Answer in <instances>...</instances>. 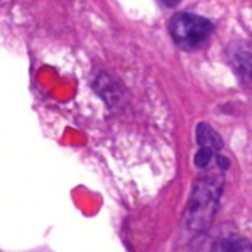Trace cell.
Returning a JSON list of instances; mask_svg holds the SVG:
<instances>
[{
	"mask_svg": "<svg viewBox=\"0 0 252 252\" xmlns=\"http://www.w3.org/2000/svg\"><path fill=\"white\" fill-rule=\"evenodd\" d=\"M223 183L214 177L199 179L192 190L183 226L192 235L204 233L214 220L219 208Z\"/></svg>",
	"mask_w": 252,
	"mask_h": 252,
	"instance_id": "6da1fadb",
	"label": "cell"
},
{
	"mask_svg": "<svg viewBox=\"0 0 252 252\" xmlns=\"http://www.w3.org/2000/svg\"><path fill=\"white\" fill-rule=\"evenodd\" d=\"M213 31L214 25L208 19L188 12L177 13L170 21V34L173 40L186 50H195L204 46Z\"/></svg>",
	"mask_w": 252,
	"mask_h": 252,
	"instance_id": "7a4b0ae2",
	"label": "cell"
},
{
	"mask_svg": "<svg viewBox=\"0 0 252 252\" xmlns=\"http://www.w3.org/2000/svg\"><path fill=\"white\" fill-rule=\"evenodd\" d=\"M196 140L201 148H208L214 152H219L223 148V139L220 134L207 123H199L196 127Z\"/></svg>",
	"mask_w": 252,
	"mask_h": 252,
	"instance_id": "3957f363",
	"label": "cell"
},
{
	"mask_svg": "<svg viewBox=\"0 0 252 252\" xmlns=\"http://www.w3.org/2000/svg\"><path fill=\"white\" fill-rule=\"evenodd\" d=\"M94 89L96 92L109 103H114L120 97V89L115 86L114 80L108 74H100L96 77L94 81Z\"/></svg>",
	"mask_w": 252,
	"mask_h": 252,
	"instance_id": "277c9868",
	"label": "cell"
},
{
	"mask_svg": "<svg viewBox=\"0 0 252 252\" xmlns=\"http://www.w3.org/2000/svg\"><path fill=\"white\" fill-rule=\"evenodd\" d=\"M214 251L221 252H242V251H252V245L242 238H226V239H220L213 245Z\"/></svg>",
	"mask_w": 252,
	"mask_h": 252,
	"instance_id": "5b68a950",
	"label": "cell"
},
{
	"mask_svg": "<svg viewBox=\"0 0 252 252\" xmlns=\"http://www.w3.org/2000/svg\"><path fill=\"white\" fill-rule=\"evenodd\" d=\"M213 155H214V151H211L208 148H201L196 152V155H195V164H196V167H199V168L208 167V164L213 159Z\"/></svg>",
	"mask_w": 252,
	"mask_h": 252,
	"instance_id": "8992f818",
	"label": "cell"
},
{
	"mask_svg": "<svg viewBox=\"0 0 252 252\" xmlns=\"http://www.w3.org/2000/svg\"><path fill=\"white\" fill-rule=\"evenodd\" d=\"M161 1L167 6H177L180 3V0H161Z\"/></svg>",
	"mask_w": 252,
	"mask_h": 252,
	"instance_id": "52a82bcc",
	"label": "cell"
}]
</instances>
